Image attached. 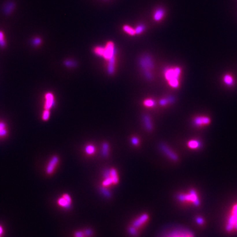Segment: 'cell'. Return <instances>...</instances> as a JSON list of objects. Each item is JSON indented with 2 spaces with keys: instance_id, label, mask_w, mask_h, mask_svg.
Returning <instances> with one entry per match:
<instances>
[{
  "instance_id": "7c38bea8",
  "label": "cell",
  "mask_w": 237,
  "mask_h": 237,
  "mask_svg": "<svg viewBox=\"0 0 237 237\" xmlns=\"http://www.w3.org/2000/svg\"><path fill=\"white\" fill-rule=\"evenodd\" d=\"M109 63L108 65V73L110 75L113 74L115 71V55L112 57L111 58L108 60Z\"/></svg>"
},
{
  "instance_id": "603a6c76",
  "label": "cell",
  "mask_w": 237,
  "mask_h": 237,
  "mask_svg": "<svg viewBox=\"0 0 237 237\" xmlns=\"http://www.w3.org/2000/svg\"><path fill=\"white\" fill-rule=\"evenodd\" d=\"M145 29V27L143 25H139L135 29L136 34H140L143 32Z\"/></svg>"
},
{
  "instance_id": "4fadbf2b",
  "label": "cell",
  "mask_w": 237,
  "mask_h": 237,
  "mask_svg": "<svg viewBox=\"0 0 237 237\" xmlns=\"http://www.w3.org/2000/svg\"><path fill=\"white\" fill-rule=\"evenodd\" d=\"M143 121L146 129L148 131H151L153 129V125L149 116H148V115H145L143 116Z\"/></svg>"
},
{
  "instance_id": "30bf717a",
  "label": "cell",
  "mask_w": 237,
  "mask_h": 237,
  "mask_svg": "<svg viewBox=\"0 0 237 237\" xmlns=\"http://www.w3.org/2000/svg\"><path fill=\"white\" fill-rule=\"evenodd\" d=\"M46 102L45 104V108L47 110H49L53 105V103H54L53 96L51 93H49L46 95Z\"/></svg>"
},
{
  "instance_id": "83f0119b",
  "label": "cell",
  "mask_w": 237,
  "mask_h": 237,
  "mask_svg": "<svg viewBox=\"0 0 237 237\" xmlns=\"http://www.w3.org/2000/svg\"><path fill=\"white\" fill-rule=\"evenodd\" d=\"M65 65H66L67 66H75L76 63L75 62H74V61L72 60H66L64 62Z\"/></svg>"
},
{
  "instance_id": "d4e9b609",
  "label": "cell",
  "mask_w": 237,
  "mask_h": 237,
  "mask_svg": "<svg viewBox=\"0 0 237 237\" xmlns=\"http://www.w3.org/2000/svg\"><path fill=\"white\" fill-rule=\"evenodd\" d=\"M144 104L147 107H151L155 105V102L151 99H147L146 101H145Z\"/></svg>"
},
{
  "instance_id": "5bb4252c",
  "label": "cell",
  "mask_w": 237,
  "mask_h": 237,
  "mask_svg": "<svg viewBox=\"0 0 237 237\" xmlns=\"http://www.w3.org/2000/svg\"><path fill=\"white\" fill-rule=\"evenodd\" d=\"M187 145L188 146L189 148L190 149H198L201 146V143L199 141L195 140H189Z\"/></svg>"
},
{
  "instance_id": "ac0fdd59",
  "label": "cell",
  "mask_w": 237,
  "mask_h": 237,
  "mask_svg": "<svg viewBox=\"0 0 237 237\" xmlns=\"http://www.w3.org/2000/svg\"><path fill=\"white\" fill-rule=\"evenodd\" d=\"M123 29L125 32L127 33L128 34H129L131 36H134L136 34L135 29L131 27L129 25H124Z\"/></svg>"
},
{
  "instance_id": "5b68a950",
  "label": "cell",
  "mask_w": 237,
  "mask_h": 237,
  "mask_svg": "<svg viewBox=\"0 0 237 237\" xmlns=\"http://www.w3.org/2000/svg\"><path fill=\"white\" fill-rule=\"evenodd\" d=\"M160 149L162 151V152L164 154H165L170 159H171L172 160L175 161V162L177 161L178 159L177 155L165 144L162 143L160 146Z\"/></svg>"
},
{
  "instance_id": "cb8c5ba5",
  "label": "cell",
  "mask_w": 237,
  "mask_h": 237,
  "mask_svg": "<svg viewBox=\"0 0 237 237\" xmlns=\"http://www.w3.org/2000/svg\"><path fill=\"white\" fill-rule=\"evenodd\" d=\"M129 234L132 236H136L138 234L137 229L134 227H131L129 229Z\"/></svg>"
},
{
  "instance_id": "9a60e30c",
  "label": "cell",
  "mask_w": 237,
  "mask_h": 237,
  "mask_svg": "<svg viewBox=\"0 0 237 237\" xmlns=\"http://www.w3.org/2000/svg\"><path fill=\"white\" fill-rule=\"evenodd\" d=\"M110 177L113 179L114 184H118V177L116 170L115 169H113V168L110 169Z\"/></svg>"
},
{
  "instance_id": "836d02e7",
  "label": "cell",
  "mask_w": 237,
  "mask_h": 237,
  "mask_svg": "<svg viewBox=\"0 0 237 237\" xmlns=\"http://www.w3.org/2000/svg\"><path fill=\"white\" fill-rule=\"evenodd\" d=\"M232 214L237 216V204L234 205V206H233V210H232Z\"/></svg>"
},
{
  "instance_id": "7402d4cb",
  "label": "cell",
  "mask_w": 237,
  "mask_h": 237,
  "mask_svg": "<svg viewBox=\"0 0 237 237\" xmlns=\"http://www.w3.org/2000/svg\"><path fill=\"white\" fill-rule=\"evenodd\" d=\"M101 192L105 197H106L107 198H110L111 197V193L110 192V191L108 190L107 189L104 188V187H101L100 188Z\"/></svg>"
},
{
  "instance_id": "484cf974",
  "label": "cell",
  "mask_w": 237,
  "mask_h": 237,
  "mask_svg": "<svg viewBox=\"0 0 237 237\" xmlns=\"http://www.w3.org/2000/svg\"><path fill=\"white\" fill-rule=\"evenodd\" d=\"M5 45V41L4 40V34L2 32H0V46L3 47Z\"/></svg>"
},
{
  "instance_id": "ffe728a7",
  "label": "cell",
  "mask_w": 237,
  "mask_h": 237,
  "mask_svg": "<svg viewBox=\"0 0 237 237\" xmlns=\"http://www.w3.org/2000/svg\"><path fill=\"white\" fill-rule=\"evenodd\" d=\"M85 151L87 154H90V155L93 154L95 151V148L92 145H88L86 146L85 148Z\"/></svg>"
},
{
  "instance_id": "e0dca14e",
  "label": "cell",
  "mask_w": 237,
  "mask_h": 237,
  "mask_svg": "<svg viewBox=\"0 0 237 237\" xmlns=\"http://www.w3.org/2000/svg\"><path fill=\"white\" fill-rule=\"evenodd\" d=\"M102 154L104 157H106L109 154V146L108 143H104L103 144L102 148Z\"/></svg>"
},
{
  "instance_id": "f546056e",
  "label": "cell",
  "mask_w": 237,
  "mask_h": 237,
  "mask_svg": "<svg viewBox=\"0 0 237 237\" xmlns=\"http://www.w3.org/2000/svg\"><path fill=\"white\" fill-rule=\"evenodd\" d=\"M131 143L134 146H137L139 144V140L137 137H132L131 139Z\"/></svg>"
},
{
  "instance_id": "3957f363",
  "label": "cell",
  "mask_w": 237,
  "mask_h": 237,
  "mask_svg": "<svg viewBox=\"0 0 237 237\" xmlns=\"http://www.w3.org/2000/svg\"><path fill=\"white\" fill-rule=\"evenodd\" d=\"M211 118L208 116L199 115L195 117L193 120V124L195 126L202 127L210 124Z\"/></svg>"
},
{
  "instance_id": "74e56055",
  "label": "cell",
  "mask_w": 237,
  "mask_h": 237,
  "mask_svg": "<svg viewBox=\"0 0 237 237\" xmlns=\"http://www.w3.org/2000/svg\"><path fill=\"white\" fill-rule=\"evenodd\" d=\"M0 236H1V235H0Z\"/></svg>"
},
{
  "instance_id": "7a4b0ae2",
  "label": "cell",
  "mask_w": 237,
  "mask_h": 237,
  "mask_svg": "<svg viewBox=\"0 0 237 237\" xmlns=\"http://www.w3.org/2000/svg\"><path fill=\"white\" fill-rule=\"evenodd\" d=\"M177 198L180 201H192L195 206L200 205L199 199L197 192L194 189L190 190L189 191V193L188 194H178L177 196Z\"/></svg>"
},
{
  "instance_id": "d6986e66",
  "label": "cell",
  "mask_w": 237,
  "mask_h": 237,
  "mask_svg": "<svg viewBox=\"0 0 237 237\" xmlns=\"http://www.w3.org/2000/svg\"><path fill=\"white\" fill-rule=\"evenodd\" d=\"M94 51H95V53L97 54V55H98L102 56L103 57V54H104V47H96V48L95 49Z\"/></svg>"
},
{
  "instance_id": "e575fe53",
  "label": "cell",
  "mask_w": 237,
  "mask_h": 237,
  "mask_svg": "<svg viewBox=\"0 0 237 237\" xmlns=\"http://www.w3.org/2000/svg\"><path fill=\"white\" fill-rule=\"evenodd\" d=\"M5 126V125L3 123H0V130L4 129Z\"/></svg>"
},
{
  "instance_id": "ba28073f",
  "label": "cell",
  "mask_w": 237,
  "mask_h": 237,
  "mask_svg": "<svg viewBox=\"0 0 237 237\" xmlns=\"http://www.w3.org/2000/svg\"><path fill=\"white\" fill-rule=\"evenodd\" d=\"M59 162V158L57 156H53L50 161L49 162V164L46 167V173L47 174H51L53 173L54 169L55 168V166L58 164Z\"/></svg>"
},
{
  "instance_id": "8fae6325",
  "label": "cell",
  "mask_w": 237,
  "mask_h": 237,
  "mask_svg": "<svg viewBox=\"0 0 237 237\" xmlns=\"http://www.w3.org/2000/svg\"><path fill=\"white\" fill-rule=\"evenodd\" d=\"M223 80L224 83L228 86H232L234 84V79L233 76L229 74L225 75L223 76Z\"/></svg>"
},
{
  "instance_id": "f1b7e54d",
  "label": "cell",
  "mask_w": 237,
  "mask_h": 237,
  "mask_svg": "<svg viewBox=\"0 0 237 237\" xmlns=\"http://www.w3.org/2000/svg\"><path fill=\"white\" fill-rule=\"evenodd\" d=\"M84 234L86 237H90L93 234V231L90 229H87L84 231Z\"/></svg>"
},
{
  "instance_id": "4316f807",
  "label": "cell",
  "mask_w": 237,
  "mask_h": 237,
  "mask_svg": "<svg viewBox=\"0 0 237 237\" xmlns=\"http://www.w3.org/2000/svg\"><path fill=\"white\" fill-rule=\"evenodd\" d=\"M49 114H50V113H49V110L46 109V110H45V112H43V116H42V118H43V120H48L49 117Z\"/></svg>"
},
{
  "instance_id": "277c9868",
  "label": "cell",
  "mask_w": 237,
  "mask_h": 237,
  "mask_svg": "<svg viewBox=\"0 0 237 237\" xmlns=\"http://www.w3.org/2000/svg\"><path fill=\"white\" fill-rule=\"evenodd\" d=\"M140 64L145 72L149 71V70L154 67L153 62L151 57L149 56H145L144 57H142L140 59Z\"/></svg>"
},
{
  "instance_id": "8992f818",
  "label": "cell",
  "mask_w": 237,
  "mask_h": 237,
  "mask_svg": "<svg viewBox=\"0 0 237 237\" xmlns=\"http://www.w3.org/2000/svg\"><path fill=\"white\" fill-rule=\"evenodd\" d=\"M115 55L114 45L112 42H109L104 47V52L103 57L107 60L110 59Z\"/></svg>"
},
{
  "instance_id": "52a82bcc",
  "label": "cell",
  "mask_w": 237,
  "mask_h": 237,
  "mask_svg": "<svg viewBox=\"0 0 237 237\" xmlns=\"http://www.w3.org/2000/svg\"><path fill=\"white\" fill-rule=\"evenodd\" d=\"M58 204L64 208L69 209L71 204V199L70 195L68 194H63L62 197L58 200Z\"/></svg>"
},
{
  "instance_id": "1f68e13d",
  "label": "cell",
  "mask_w": 237,
  "mask_h": 237,
  "mask_svg": "<svg viewBox=\"0 0 237 237\" xmlns=\"http://www.w3.org/2000/svg\"><path fill=\"white\" fill-rule=\"evenodd\" d=\"M41 42V40L39 38H36L33 40V44L35 45H38Z\"/></svg>"
},
{
  "instance_id": "4dcf8cb0",
  "label": "cell",
  "mask_w": 237,
  "mask_h": 237,
  "mask_svg": "<svg viewBox=\"0 0 237 237\" xmlns=\"http://www.w3.org/2000/svg\"><path fill=\"white\" fill-rule=\"evenodd\" d=\"M74 236L75 237H85V234H84V232H82V231H77V232H76L75 233V234H74Z\"/></svg>"
},
{
  "instance_id": "8d00e7d4",
  "label": "cell",
  "mask_w": 237,
  "mask_h": 237,
  "mask_svg": "<svg viewBox=\"0 0 237 237\" xmlns=\"http://www.w3.org/2000/svg\"><path fill=\"white\" fill-rule=\"evenodd\" d=\"M234 228L236 229H237V222L236 223V225H235V226H234Z\"/></svg>"
},
{
  "instance_id": "d590c367",
  "label": "cell",
  "mask_w": 237,
  "mask_h": 237,
  "mask_svg": "<svg viewBox=\"0 0 237 237\" xmlns=\"http://www.w3.org/2000/svg\"><path fill=\"white\" fill-rule=\"evenodd\" d=\"M2 233H3V229H2V227L0 226V235H1V234H2Z\"/></svg>"
},
{
  "instance_id": "44dd1931",
  "label": "cell",
  "mask_w": 237,
  "mask_h": 237,
  "mask_svg": "<svg viewBox=\"0 0 237 237\" xmlns=\"http://www.w3.org/2000/svg\"><path fill=\"white\" fill-rule=\"evenodd\" d=\"M102 184L103 186H104V187L108 186H109V185H111V184H114L113 179L111 177H109L107 178H104V181L103 182Z\"/></svg>"
},
{
  "instance_id": "2e32d148",
  "label": "cell",
  "mask_w": 237,
  "mask_h": 237,
  "mask_svg": "<svg viewBox=\"0 0 237 237\" xmlns=\"http://www.w3.org/2000/svg\"><path fill=\"white\" fill-rule=\"evenodd\" d=\"M164 15V11L162 9H158L154 14V18L156 21H159L162 19Z\"/></svg>"
},
{
  "instance_id": "6da1fadb",
  "label": "cell",
  "mask_w": 237,
  "mask_h": 237,
  "mask_svg": "<svg viewBox=\"0 0 237 237\" xmlns=\"http://www.w3.org/2000/svg\"><path fill=\"white\" fill-rule=\"evenodd\" d=\"M181 74V69L177 66L168 68L165 71V76L171 86L176 88L179 85V77Z\"/></svg>"
},
{
  "instance_id": "9c48e42d",
  "label": "cell",
  "mask_w": 237,
  "mask_h": 237,
  "mask_svg": "<svg viewBox=\"0 0 237 237\" xmlns=\"http://www.w3.org/2000/svg\"><path fill=\"white\" fill-rule=\"evenodd\" d=\"M149 219V216L147 214H144L140 216L138 219L133 222L132 226L136 228H138L142 226L144 223H145Z\"/></svg>"
},
{
  "instance_id": "d6a6232c",
  "label": "cell",
  "mask_w": 237,
  "mask_h": 237,
  "mask_svg": "<svg viewBox=\"0 0 237 237\" xmlns=\"http://www.w3.org/2000/svg\"><path fill=\"white\" fill-rule=\"evenodd\" d=\"M196 221H197V223H198L199 225H203V224L204 223V219H203V218L199 217H197V218L196 219Z\"/></svg>"
}]
</instances>
